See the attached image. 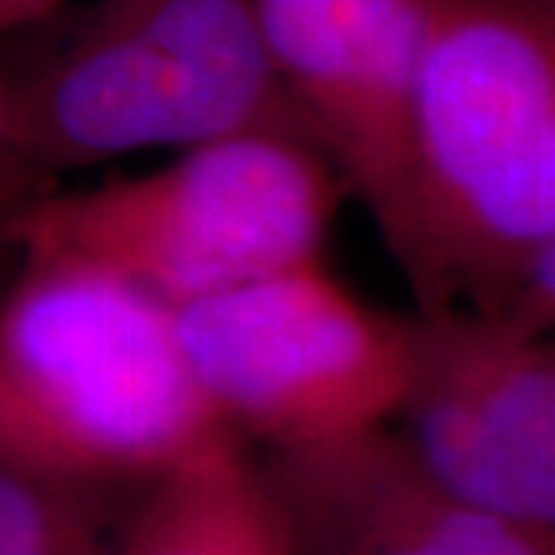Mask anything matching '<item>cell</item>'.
<instances>
[{
	"label": "cell",
	"instance_id": "ba28073f",
	"mask_svg": "<svg viewBox=\"0 0 555 555\" xmlns=\"http://www.w3.org/2000/svg\"><path fill=\"white\" fill-rule=\"evenodd\" d=\"M297 555H555L537 534L444 488L396 423L257 460Z\"/></svg>",
	"mask_w": 555,
	"mask_h": 555
},
{
	"label": "cell",
	"instance_id": "4fadbf2b",
	"mask_svg": "<svg viewBox=\"0 0 555 555\" xmlns=\"http://www.w3.org/2000/svg\"><path fill=\"white\" fill-rule=\"evenodd\" d=\"M540 3H555V0H540Z\"/></svg>",
	"mask_w": 555,
	"mask_h": 555
},
{
	"label": "cell",
	"instance_id": "8992f818",
	"mask_svg": "<svg viewBox=\"0 0 555 555\" xmlns=\"http://www.w3.org/2000/svg\"><path fill=\"white\" fill-rule=\"evenodd\" d=\"M408 321L401 438L456 496L555 534L553 337L476 309L416 312Z\"/></svg>",
	"mask_w": 555,
	"mask_h": 555
},
{
	"label": "cell",
	"instance_id": "52a82bcc",
	"mask_svg": "<svg viewBox=\"0 0 555 555\" xmlns=\"http://www.w3.org/2000/svg\"><path fill=\"white\" fill-rule=\"evenodd\" d=\"M433 0H257L275 75L346 192L392 232Z\"/></svg>",
	"mask_w": 555,
	"mask_h": 555
},
{
	"label": "cell",
	"instance_id": "7a4b0ae2",
	"mask_svg": "<svg viewBox=\"0 0 555 555\" xmlns=\"http://www.w3.org/2000/svg\"><path fill=\"white\" fill-rule=\"evenodd\" d=\"M20 254L0 302L3 466L115 491L235 436L201 392L173 309L83 259Z\"/></svg>",
	"mask_w": 555,
	"mask_h": 555
},
{
	"label": "cell",
	"instance_id": "30bf717a",
	"mask_svg": "<svg viewBox=\"0 0 555 555\" xmlns=\"http://www.w3.org/2000/svg\"><path fill=\"white\" fill-rule=\"evenodd\" d=\"M108 494L0 463V555H112Z\"/></svg>",
	"mask_w": 555,
	"mask_h": 555
},
{
	"label": "cell",
	"instance_id": "9c48e42d",
	"mask_svg": "<svg viewBox=\"0 0 555 555\" xmlns=\"http://www.w3.org/2000/svg\"><path fill=\"white\" fill-rule=\"evenodd\" d=\"M112 555L297 553L257 460L238 436H222L142 485Z\"/></svg>",
	"mask_w": 555,
	"mask_h": 555
},
{
	"label": "cell",
	"instance_id": "6da1fadb",
	"mask_svg": "<svg viewBox=\"0 0 555 555\" xmlns=\"http://www.w3.org/2000/svg\"><path fill=\"white\" fill-rule=\"evenodd\" d=\"M383 241L416 312H500L555 257V3L433 0Z\"/></svg>",
	"mask_w": 555,
	"mask_h": 555
},
{
	"label": "cell",
	"instance_id": "5b68a950",
	"mask_svg": "<svg viewBox=\"0 0 555 555\" xmlns=\"http://www.w3.org/2000/svg\"><path fill=\"white\" fill-rule=\"evenodd\" d=\"M173 318L201 392L238 438L294 448L396 420L411 321L367 306L324 259L189 302Z\"/></svg>",
	"mask_w": 555,
	"mask_h": 555
},
{
	"label": "cell",
	"instance_id": "3957f363",
	"mask_svg": "<svg viewBox=\"0 0 555 555\" xmlns=\"http://www.w3.org/2000/svg\"><path fill=\"white\" fill-rule=\"evenodd\" d=\"M343 195L312 139L247 130L185 145L142 177L35 201L3 235L20 250L83 259L177 312L324 259Z\"/></svg>",
	"mask_w": 555,
	"mask_h": 555
},
{
	"label": "cell",
	"instance_id": "7c38bea8",
	"mask_svg": "<svg viewBox=\"0 0 555 555\" xmlns=\"http://www.w3.org/2000/svg\"><path fill=\"white\" fill-rule=\"evenodd\" d=\"M10 158H16V155L10 149V127H7V87L0 80V167Z\"/></svg>",
	"mask_w": 555,
	"mask_h": 555
},
{
	"label": "cell",
	"instance_id": "277c9868",
	"mask_svg": "<svg viewBox=\"0 0 555 555\" xmlns=\"http://www.w3.org/2000/svg\"><path fill=\"white\" fill-rule=\"evenodd\" d=\"M3 87L10 149L38 167L247 130L309 139L269 60L257 0H100L50 60Z\"/></svg>",
	"mask_w": 555,
	"mask_h": 555
},
{
	"label": "cell",
	"instance_id": "8fae6325",
	"mask_svg": "<svg viewBox=\"0 0 555 555\" xmlns=\"http://www.w3.org/2000/svg\"><path fill=\"white\" fill-rule=\"evenodd\" d=\"M65 0H0V35L47 16Z\"/></svg>",
	"mask_w": 555,
	"mask_h": 555
}]
</instances>
